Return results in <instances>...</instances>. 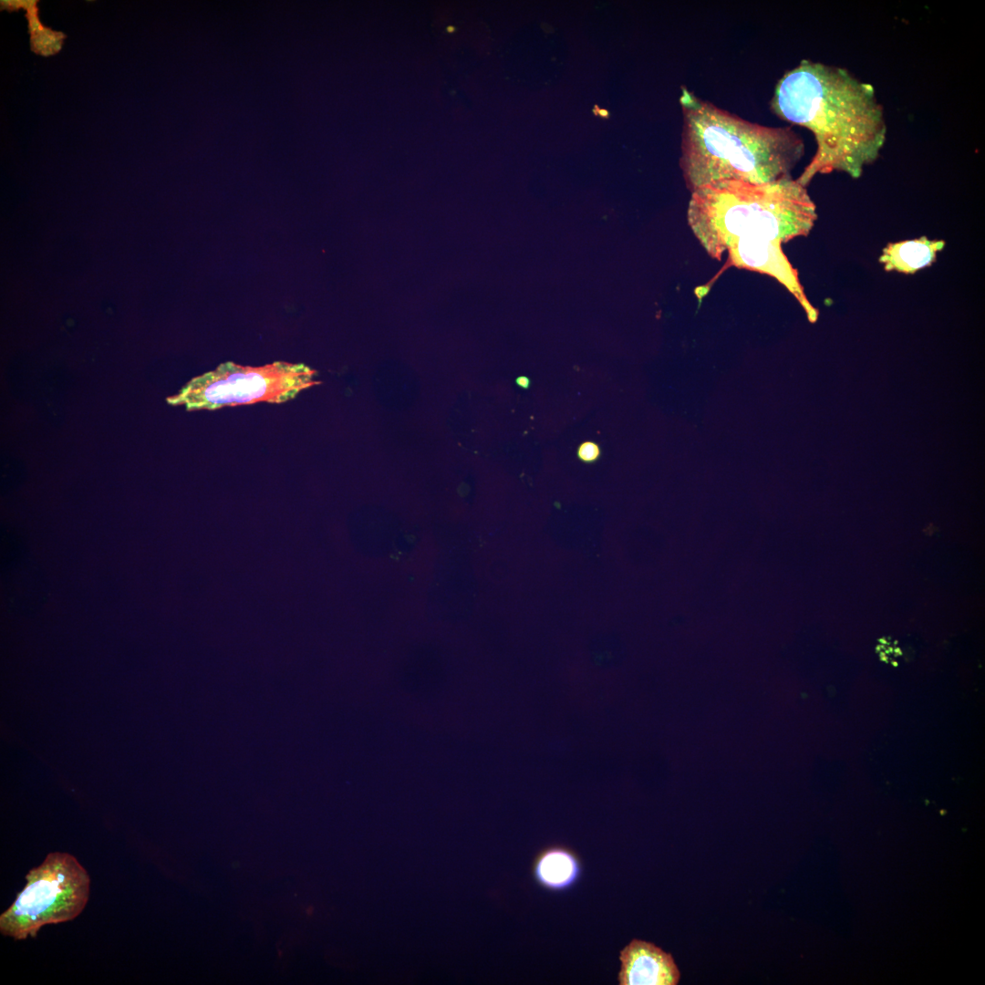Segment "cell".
<instances>
[{
    "label": "cell",
    "instance_id": "obj_1",
    "mask_svg": "<svg viewBox=\"0 0 985 985\" xmlns=\"http://www.w3.org/2000/svg\"><path fill=\"white\" fill-rule=\"evenodd\" d=\"M772 112L812 131L816 151L796 180L843 171L856 179L879 156L886 125L874 88L844 68L803 60L777 82Z\"/></svg>",
    "mask_w": 985,
    "mask_h": 985
},
{
    "label": "cell",
    "instance_id": "obj_2",
    "mask_svg": "<svg viewBox=\"0 0 985 985\" xmlns=\"http://www.w3.org/2000/svg\"><path fill=\"white\" fill-rule=\"evenodd\" d=\"M681 90L680 168L690 192L718 181L765 183L790 177L804 150L790 127L747 121Z\"/></svg>",
    "mask_w": 985,
    "mask_h": 985
},
{
    "label": "cell",
    "instance_id": "obj_3",
    "mask_svg": "<svg viewBox=\"0 0 985 985\" xmlns=\"http://www.w3.org/2000/svg\"><path fill=\"white\" fill-rule=\"evenodd\" d=\"M816 218L806 187L791 177L765 183L713 181L691 192L687 210L693 234L716 260L741 237L785 243L805 236Z\"/></svg>",
    "mask_w": 985,
    "mask_h": 985
},
{
    "label": "cell",
    "instance_id": "obj_4",
    "mask_svg": "<svg viewBox=\"0 0 985 985\" xmlns=\"http://www.w3.org/2000/svg\"><path fill=\"white\" fill-rule=\"evenodd\" d=\"M316 376L317 371L304 363L275 361L252 367L227 361L192 378L166 401L189 411L258 402L280 404L319 384Z\"/></svg>",
    "mask_w": 985,
    "mask_h": 985
},
{
    "label": "cell",
    "instance_id": "obj_5",
    "mask_svg": "<svg viewBox=\"0 0 985 985\" xmlns=\"http://www.w3.org/2000/svg\"><path fill=\"white\" fill-rule=\"evenodd\" d=\"M26 884L0 916V932L16 940L35 938L49 924L70 921L85 908L90 877L72 855L51 852L28 871Z\"/></svg>",
    "mask_w": 985,
    "mask_h": 985
},
{
    "label": "cell",
    "instance_id": "obj_6",
    "mask_svg": "<svg viewBox=\"0 0 985 985\" xmlns=\"http://www.w3.org/2000/svg\"><path fill=\"white\" fill-rule=\"evenodd\" d=\"M782 242L760 236H746L733 241L727 248L726 266L744 268L768 275L783 285L804 308L810 323H815L819 311L808 300L800 283L797 270L782 248Z\"/></svg>",
    "mask_w": 985,
    "mask_h": 985
},
{
    "label": "cell",
    "instance_id": "obj_7",
    "mask_svg": "<svg viewBox=\"0 0 985 985\" xmlns=\"http://www.w3.org/2000/svg\"><path fill=\"white\" fill-rule=\"evenodd\" d=\"M620 985H676L680 972L670 953L655 944L634 938L619 953Z\"/></svg>",
    "mask_w": 985,
    "mask_h": 985
},
{
    "label": "cell",
    "instance_id": "obj_8",
    "mask_svg": "<svg viewBox=\"0 0 985 985\" xmlns=\"http://www.w3.org/2000/svg\"><path fill=\"white\" fill-rule=\"evenodd\" d=\"M582 863L571 848L554 845L542 849L534 857L532 872L538 886L552 892L572 888L582 876Z\"/></svg>",
    "mask_w": 985,
    "mask_h": 985
},
{
    "label": "cell",
    "instance_id": "obj_9",
    "mask_svg": "<svg viewBox=\"0 0 985 985\" xmlns=\"http://www.w3.org/2000/svg\"><path fill=\"white\" fill-rule=\"evenodd\" d=\"M5 597L12 607H39L47 596V585L29 555L2 566Z\"/></svg>",
    "mask_w": 985,
    "mask_h": 985
},
{
    "label": "cell",
    "instance_id": "obj_10",
    "mask_svg": "<svg viewBox=\"0 0 985 985\" xmlns=\"http://www.w3.org/2000/svg\"><path fill=\"white\" fill-rule=\"evenodd\" d=\"M944 247L943 240L927 237L891 243L883 249L879 262L886 271L912 275L931 265Z\"/></svg>",
    "mask_w": 985,
    "mask_h": 985
},
{
    "label": "cell",
    "instance_id": "obj_11",
    "mask_svg": "<svg viewBox=\"0 0 985 985\" xmlns=\"http://www.w3.org/2000/svg\"><path fill=\"white\" fill-rule=\"evenodd\" d=\"M601 454L600 447L594 441H584L577 449V457L584 462H594Z\"/></svg>",
    "mask_w": 985,
    "mask_h": 985
},
{
    "label": "cell",
    "instance_id": "obj_12",
    "mask_svg": "<svg viewBox=\"0 0 985 985\" xmlns=\"http://www.w3.org/2000/svg\"><path fill=\"white\" fill-rule=\"evenodd\" d=\"M515 382L522 389H528L530 386V379L524 376L518 377L515 379Z\"/></svg>",
    "mask_w": 985,
    "mask_h": 985
},
{
    "label": "cell",
    "instance_id": "obj_13",
    "mask_svg": "<svg viewBox=\"0 0 985 985\" xmlns=\"http://www.w3.org/2000/svg\"><path fill=\"white\" fill-rule=\"evenodd\" d=\"M598 112H599V115H600V116H603V117H607V116H608V114H607V110H604V109H598Z\"/></svg>",
    "mask_w": 985,
    "mask_h": 985
}]
</instances>
